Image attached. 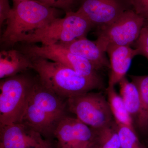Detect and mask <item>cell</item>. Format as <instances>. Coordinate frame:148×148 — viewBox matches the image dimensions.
<instances>
[{"label": "cell", "instance_id": "1", "mask_svg": "<svg viewBox=\"0 0 148 148\" xmlns=\"http://www.w3.org/2000/svg\"><path fill=\"white\" fill-rule=\"evenodd\" d=\"M29 57L40 82L63 99L67 100L103 86L101 79L84 76L57 62L40 57Z\"/></svg>", "mask_w": 148, "mask_h": 148}, {"label": "cell", "instance_id": "2", "mask_svg": "<svg viewBox=\"0 0 148 148\" xmlns=\"http://www.w3.org/2000/svg\"><path fill=\"white\" fill-rule=\"evenodd\" d=\"M57 18L56 9L36 0L14 4L1 42L13 46L23 37L45 27Z\"/></svg>", "mask_w": 148, "mask_h": 148}, {"label": "cell", "instance_id": "3", "mask_svg": "<svg viewBox=\"0 0 148 148\" xmlns=\"http://www.w3.org/2000/svg\"><path fill=\"white\" fill-rule=\"evenodd\" d=\"M93 27L90 20L78 10L66 12L41 29L23 37L19 42L27 44L41 43L42 45L68 43L86 35Z\"/></svg>", "mask_w": 148, "mask_h": 148}, {"label": "cell", "instance_id": "4", "mask_svg": "<svg viewBox=\"0 0 148 148\" xmlns=\"http://www.w3.org/2000/svg\"><path fill=\"white\" fill-rule=\"evenodd\" d=\"M0 82V126L19 123L29 105L37 78L20 73Z\"/></svg>", "mask_w": 148, "mask_h": 148}, {"label": "cell", "instance_id": "5", "mask_svg": "<svg viewBox=\"0 0 148 148\" xmlns=\"http://www.w3.org/2000/svg\"><path fill=\"white\" fill-rule=\"evenodd\" d=\"M145 23L133 9L126 11L112 22L99 28L95 42L106 52L110 45L130 46L138 40Z\"/></svg>", "mask_w": 148, "mask_h": 148}, {"label": "cell", "instance_id": "6", "mask_svg": "<svg viewBox=\"0 0 148 148\" xmlns=\"http://www.w3.org/2000/svg\"><path fill=\"white\" fill-rule=\"evenodd\" d=\"M68 110L94 130L112 123L113 115L108 101L101 92H87L66 100Z\"/></svg>", "mask_w": 148, "mask_h": 148}, {"label": "cell", "instance_id": "7", "mask_svg": "<svg viewBox=\"0 0 148 148\" xmlns=\"http://www.w3.org/2000/svg\"><path fill=\"white\" fill-rule=\"evenodd\" d=\"M20 51L29 57H40L60 63L84 76L101 79L97 70L89 61L74 54L60 45L38 46L27 44Z\"/></svg>", "mask_w": 148, "mask_h": 148}, {"label": "cell", "instance_id": "8", "mask_svg": "<svg viewBox=\"0 0 148 148\" xmlns=\"http://www.w3.org/2000/svg\"><path fill=\"white\" fill-rule=\"evenodd\" d=\"M54 138L58 148L71 147L83 148L95 145V130L78 119L65 116L56 127Z\"/></svg>", "mask_w": 148, "mask_h": 148}, {"label": "cell", "instance_id": "9", "mask_svg": "<svg viewBox=\"0 0 148 148\" xmlns=\"http://www.w3.org/2000/svg\"><path fill=\"white\" fill-rule=\"evenodd\" d=\"M79 3L78 10L93 26L99 28L110 24L132 8L130 0H79Z\"/></svg>", "mask_w": 148, "mask_h": 148}, {"label": "cell", "instance_id": "10", "mask_svg": "<svg viewBox=\"0 0 148 148\" xmlns=\"http://www.w3.org/2000/svg\"><path fill=\"white\" fill-rule=\"evenodd\" d=\"M0 148H53L50 140L22 123L0 126Z\"/></svg>", "mask_w": 148, "mask_h": 148}, {"label": "cell", "instance_id": "11", "mask_svg": "<svg viewBox=\"0 0 148 148\" xmlns=\"http://www.w3.org/2000/svg\"><path fill=\"white\" fill-rule=\"evenodd\" d=\"M30 101L38 107L56 124L66 116L67 102L37 81Z\"/></svg>", "mask_w": 148, "mask_h": 148}, {"label": "cell", "instance_id": "12", "mask_svg": "<svg viewBox=\"0 0 148 148\" xmlns=\"http://www.w3.org/2000/svg\"><path fill=\"white\" fill-rule=\"evenodd\" d=\"M106 52L110 57L111 69L108 86L114 87L125 77L132 58L139 55L138 51L130 46L110 45L108 47Z\"/></svg>", "mask_w": 148, "mask_h": 148}, {"label": "cell", "instance_id": "13", "mask_svg": "<svg viewBox=\"0 0 148 148\" xmlns=\"http://www.w3.org/2000/svg\"><path fill=\"white\" fill-rule=\"evenodd\" d=\"M58 44L74 54L86 59L97 71L106 68L110 69V62L106 57V52L99 47L95 41H92L84 37L68 43Z\"/></svg>", "mask_w": 148, "mask_h": 148}, {"label": "cell", "instance_id": "14", "mask_svg": "<svg viewBox=\"0 0 148 148\" xmlns=\"http://www.w3.org/2000/svg\"><path fill=\"white\" fill-rule=\"evenodd\" d=\"M33 69L31 58L21 51L11 49L0 52L1 79L22 73Z\"/></svg>", "mask_w": 148, "mask_h": 148}, {"label": "cell", "instance_id": "15", "mask_svg": "<svg viewBox=\"0 0 148 148\" xmlns=\"http://www.w3.org/2000/svg\"><path fill=\"white\" fill-rule=\"evenodd\" d=\"M50 140L54 137L56 124L45 112L30 101L21 122Z\"/></svg>", "mask_w": 148, "mask_h": 148}, {"label": "cell", "instance_id": "16", "mask_svg": "<svg viewBox=\"0 0 148 148\" xmlns=\"http://www.w3.org/2000/svg\"><path fill=\"white\" fill-rule=\"evenodd\" d=\"M108 101L113 116L117 124H121L135 130L132 118L127 111L123 101L114 87L108 86L106 89Z\"/></svg>", "mask_w": 148, "mask_h": 148}, {"label": "cell", "instance_id": "17", "mask_svg": "<svg viewBox=\"0 0 148 148\" xmlns=\"http://www.w3.org/2000/svg\"><path fill=\"white\" fill-rule=\"evenodd\" d=\"M130 77L140 93V109L137 117V125L140 130L146 132L148 130V75Z\"/></svg>", "mask_w": 148, "mask_h": 148}, {"label": "cell", "instance_id": "18", "mask_svg": "<svg viewBox=\"0 0 148 148\" xmlns=\"http://www.w3.org/2000/svg\"><path fill=\"white\" fill-rule=\"evenodd\" d=\"M120 95L132 117L137 118L140 109V93L138 88L125 77L119 82Z\"/></svg>", "mask_w": 148, "mask_h": 148}, {"label": "cell", "instance_id": "19", "mask_svg": "<svg viewBox=\"0 0 148 148\" xmlns=\"http://www.w3.org/2000/svg\"><path fill=\"white\" fill-rule=\"evenodd\" d=\"M98 148H121L116 123L94 130Z\"/></svg>", "mask_w": 148, "mask_h": 148}, {"label": "cell", "instance_id": "20", "mask_svg": "<svg viewBox=\"0 0 148 148\" xmlns=\"http://www.w3.org/2000/svg\"><path fill=\"white\" fill-rule=\"evenodd\" d=\"M116 125L121 148H144L135 130L122 125L116 124Z\"/></svg>", "mask_w": 148, "mask_h": 148}, {"label": "cell", "instance_id": "21", "mask_svg": "<svg viewBox=\"0 0 148 148\" xmlns=\"http://www.w3.org/2000/svg\"><path fill=\"white\" fill-rule=\"evenodd\" d=\"M46 5L54 8L61 9L65 12L73 10L79 0H36Z\"/></svg>", "mask_w": 148, "mask_h": 148}, {"label": "cell", "instance_id": "22", "mask_svg": "<svg viewBox=\"0 0 148 148\" xmlns=\"http://www.w3.org/2000/svg\"><path fill=\"white\" fill-rule=\"evenodd\" d=\"M136 42V49L139 55H143L148 51V24H145Z\"/></svg>", "mask_w": 148, "mask_h": 148}, {"label": "cell", "instance_id": "23", "mask_svg": "<svg viewBox=\"0 0 148 148\" xmlns=\"http://www.w3.org/2000/svg\"><path fill=\"white\" fill-rule=\"evenodd\" d=\"M133 10L148 23V0H130Z\"/></svg>", "mask_w": 148, "mask_h": 148}, {"label": "cell", "instance_id": "24", "mask_svg": "<svg viewBox=\"0 0 148 148\" xmlns=\"http://www.w3.org/2000/svg\"><path fill=\"white\" fill-rule=\"evenodd\" d=\"M12 9L9 0H0V26L6 22L10 14Z\"/></svg>", "mask_w": 148, "mask_h": 148}, {"label": "cell", "instance_id": "25", "mask_svg": "<svg viewBox=\"0 0 148 148\" xmlns=\"http://www.w3.org/2000/svg\"><path fill=\"white\" fill-rule=\"evenodd\" d=\"M59 148H98V146L95 145L91 146V147H87L84 148H77L73 147H61Z\"/></svg>", "mask_w": 148, "mask_h": 148}, {"label": "cell", "instance_id": "26", "mask_svg": "<svg viewBox=\"0 0 148 148\" xmlns=\"http://www.w3.org/2000/svg\"><path fill=\"white\" fill-rule=\"evenodd\" d=\"M12 1H13L14 4L16 3L20 2L23 1H27V0H12Z\"/></svg>", "mask_w": 148, "mask_h": 148}, {"label": "cell", "instance_id": "27", "mask_svg": "<svg viewBox=\"0 0 148 148\" xmlns=\"http://www.w3.org/2000/svg\"><path fill=\"white\" fill-rule=\"evenodd\" d=\"M147 24H148V23H147Z\"/></svg>", "mask_w": 148, "mask_h": 148}]
</instances>
